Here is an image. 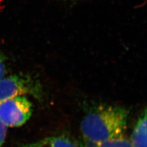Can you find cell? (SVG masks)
I'll use <instances>...</instances> for the list:
<instances>
[{"label":"cell","instance_id":"1","mask_svg":"<svg viewBox=\"0 0 147 147\" xmlns=\"http://www.w3.org/2000/svg\"><path fill=\"white\" fill-rule=\"evenodd\" d=\"M129 111L114 105H99L82 119L80 129L92 144L123 136L126 130Z\"/></svg>","mask_w":147,"mask_h":147},{"label":"cell","instance_id":"2","mask_svg":"<svg viewBox=\"0 0 147 147\" xmlns=\"http://www.w3.org/2000/svg\"><path fill=\"white\" fill-rule=\"evenodd\" d=\"M30 94L39 98L42 88L38 80L28 74H14L0 79V103L17 96Z\"/></svg>","mask_w":147,"mask_h":147},{"label":"cell","instance_id":"3","mask_svg":"<svg viewBox=\"0 0 147 147\" xmlns=\"http://www.w3.org/2000/svg\"><path fill=\"white\" fill-rule=\"evenodd\" d=\"M33 113V105L24 95L17 96L0 103V120L7 127L24 125Z\"/></svg>","mask_w":147,"mask_h":147},{"label":"cell","instance_id":"4","mask_svg":"<svg viewBox=\"0 0 147 147\" xmlns=\"http://www.w3.org/2000/svg\"><path fill=\"white\" fill-rule=\"evenodd\" d=\"M146 110H144L133 129L130 142L133 147H146Z\"/></svg>","mask_w":147,"mask_h":147},{"label":"cell","instance_id":"5","mask_svg":"<svg viewBox=\"0 0 147 147\" xmlns=\"http://www.w3.org/2000/svg\"><path fill=\"white\" fill-rule=\"evenodd\" d=\"M24 147H79L75 143L64 136L47 137Z\"/></svg>","mask_w":147,"mask_h":147},{"label":"cell","instance_id":"6","mask_svg":"<svg viewBox=\"0 0 147 147\" xmlns=\"http://www.w3.org/2000/svg\"><path fill=\"white\" fill-rule=\"evenodd\" d=\"M93 145L94 147H133L130 140L126 139L124 136Z\"/></svg>","mask_w":147,"mask_h":147},{"label":"cell","instance_id":"7","mask_svg":"<svg viewBox=\"0 0 147 147\" xmlns=\"http://www.w3.org/2000/svg\"><path fill=\"white\" fill-rule=\"evenodd\" d=\"M6 71V58L0 52V79L4 77Z\"/></svg>","mask_w":147,"mask_h":147},{"label":"cell","instance_id":"8","mask_svg":"<svg viewBox=\"0 0 147 147\" xmlns=\"http://www.w3.org/2000/svg\"><path fill=\"white\" fill-rule=\"evenodd\" d=\"M7 133V126L4 125L0 120V147L3 144L5 140Z\"/></svg>","mask_w":147,"mask_h":147},{"label":"cell","instance_id":"9","mask_svg":"<svg viewBox=\"0 0 147 147\" xmlns=\"http://www.w3.org/2000/svg\"><path fill=\"white\" fill-rule=\"evenodd\" d=\"M69 1H79V0H69Z\"/></svg>","mask_w":147,"mask_h":147}]
</instances>
